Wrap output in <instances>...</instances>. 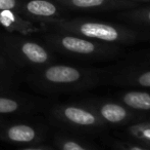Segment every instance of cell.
Masks as SVG:
<instances>
[{
  "mask_svg": "<svg viewBox=\"0 0 150 150\" xmlns=\"http://www.w3.org/2000/svg\"><path fill=\"white\" fill-rule=\"evenodd\" d=\"M52 24L60 32L106 43H129L137 37V33L128 28L97 21L59 19Z\"/></svg>",
  "mask_w": 150,
  "mask_h": 150,
  "instance_id": "obj_1",
  "label": "cell"
},
{
  "mask_svg": "<svg viewBox=\"0 0 150 150\" xmlns=\"http://www.w3.org/2000/svg\"><path fill=\"white\" fill-rule=\"evenodd\" d=\"M85 77L81 69L67 65H47L37 69L31 78L43 90H60L80 83Z\"/></svg>",
  "mask_w": 150,
  "mask_h": 150,
  "instance_id": "obj_2",
  "label": "cell"
},
{
  "mask_svg": "<svg viewBox=\"0 0 150 150\" xmlns=\"http://www.w3.org/2000/svg\"><path fill=\"white\" fill-rule=\"evenodd\" d=\"M45 39L55 50L75 56H96L103 54L107 50L106 46L97 41L64 32L48 34L45 36Z\"/></svg>",
  "mask_w": 150,
  "mask_h": 150,
  "instance_id": "obj_3",
  "label": "cell"
},
{
  "mask_svg": "<svg viewBox=\"0 0 150 150\" xmlns=\"http://www.w3.org/2000/svg\"><path fill=\"white\" fill-rule=\"evenodd\" d=\"M8 52L23 64L37 67L38 69L50 65L52 56L44 46L31 40L12 38L7 41Z\"/></svg>",
  "mask_w": 150,
  "mask_h": 150,
  "instance_id": "obj_4",
  "label": "cell"
},
{
  "mask_svg": "<svg viewBox=\"0 0 150 150\" xmlns=\"http://www.w3.org/2000/svg\"><path fill=\"white\" fill-rule=\"evenodd\" d=\"M56 118L65 123L81 128H92L102 124L98 114L90 109L75 105H62L53 110Z\"/></svg>",
  "mask_w": 150,
  "mask_h": 150,
  "instance_id": "obj_5",
  "label": "cell"
},
{
  "mask_svg": "<svg viewBox=\"0 0 150 150\" xmlns=\"http://www.w3.org/2000/svg\"><path fill=\"white\" fill-rule=\"evenodd\" d=\"M20 14L34 20L53 23L59 20L60 9L50 0H26L18 7Z\"/></svg>",
  "mask_w": 150,
  "mask_h": 150,
  "instance_id": "obj_6",
  "label": "cell"
},
{
  "mask_svg": "<svg viewBox=\"0 0 150 150\" xmlns=\"http://www.w3.org/2000/svg\"><path fill=\"white\" fill-rule=\"evenodd\" d=\"M65 7L80 10H115L136 8L137 3L128 0H56Z\"/></svg>",
  "mask_w": 150,
  "mask_h": 150,
  "instance_id": "obj_7",
  "label": "cell"
},
{
  "mask_svg": "<svg viewBox=\"0 0 150 150\" xmlns=\"http://www.w3.org/2000/svg\"><path fill=\"white\" fill-rule=\"evenodd\" d=\"M41 132L30 124L16 123L9 126L1 133V138L10 143L29 144L39 142L41 139Z\"/></svg>",
  "mask_w": 150,
  "mask_h": 150,
  "instance_id": "obj_8",
  "label": "cell"
},
{
  "mask_svg": "<svg viewBox=\"0 0 150 150\" xmlns=\"http://www.w3.org/2000/svg\"><path fill=\"white\" fill-rule=\"evenodd\" d=\"M0 26L8 32H18L21 34H30L37 31L33 23L23 18L18 10L0 11Z\"/></svg>",
  "mask_w": 150,
  "mask_h": 150,
  "instance_id": "obj_9",
  "label": "cell"
},
{
  "mask_svg": "<svg viewBox=\"0 0 150 150\" xmlns=\"http://www.w3.org/2000/svg\"><path fill=\"white\" fill-rule=\"evenodd\" d=\"M97 114L102 121L109 123H120L129 117V111L117 103H105L97 110Z\"/></svg>",
  "mask_w": 150,
  "mask_h": 150,
  "instance_id": "obj_10",
  "label": "cell"
},
{
  "mask_svg": "<svg viewBox=\"0 0 150 150\" xmlns=\"http://www.w3.org/2000/svg\"><path fill=\"white\" fill-rule=\"evenodd\" d=\"M125 105L135 110H150V94L142 90H131L122 96Z\"/></svg>",
  "mask_w": 150,
  "mask_h": 150,
  "instance_id": "obj_11",
  "label": "cell"
},
{
  "mask_svg": "<svg viewBox=\"0 0 150 150\" xmlns=\"http://www.w3.org/2000/svg\"><path fill=\"white\" fill-rule=\"evenodd\" d=\"M25 105L21 100L11 97L0 96V115L1 114H12L24 110Z\"/></svg>",
  "mask_w": 150,
  "mask_h": 150,
  "instance_id": "obj_12",
  "label": "cell"
},
{
  "mask_svg": "<svg viewBox=\"0 0 150 150\" xmlns=\"http://www.w3.org/2000/svg\"><path fill=\"white\" fill-rule=\"evenodd\" d=\"M128 19L135 22L145 23L150 25V7L149 8H132V10L124 14Z\"/></svg>",
  "mask_w": 150,
  "mask_h": 150,
  "instance_id": "obj_13",
  "label": "cell"
},
{
  "mask_svg": "<svg viewBox=\"0 0 150 150\" xmlns=\"http://www.w3.org/2000/svg\"><path fill=\"white\" fill-rule=\"evenodd\" d=\"M131 135L140 140L150 142V122L145 123H137L129 128Z\"/></svg>",
  "mask_w": 150,
  "mask_h": 150,
  "instance_id": "obj_14",
  "label": "cell"
},
{
  "mask_svg": "<svg viewBox=\"0 0 150 150\" xmlns=\"http://www.w3.org/2000/svg\"><path fill=\"white\" fill-rule=\"evenodd\" d=\"M55 144L59 150H90L78 141L69 138H56Z\"/></svg>",
  "mask_w": 150,
  "mask_h": 150,
  "instance_id": "obj_15",
  "label": "cell"
},
{
  "mask_svg": "<svg viewBox=\"0 0 150 150\" xmlns=\"http://www.w3.org/2000/svg\"><path fill=\"white\" fill-rule=\"evenodd\" d=\"M20 3L18 0H0V11L4 10H18Z\"/></svg>",
  "mask_w": 150,
  "mask_h": 150,
  "instance_id": "obj_16",
  "label": "cell"
},
{
  "mask_svg": "<svg viewBox=\"0 0 150 150\" xmlns=\"http://www.w3.org/2000/svg\"><path fill=\"white\" fill-rule=\"evenodd\" d=\"M136 81L138 84L145 88H150V71H146L141 74H139L136 78Z\"/></svg>",
  "mask_w": 150,
  "mask_h": 150,
  "instance_id": "obj_17",
  "label": "cell"
},
{
  "mask_svg": "<svg viewBox=\"0 0 150 150\" xmlns=\"http://www.w3.org/2000/svg\"><path fill=\"white\" fill-rule=\"evenodd\" d=\"M21 150H54L48 146H36V147H27V148H23Z\"/></svg>",
  "mask_w": 150,
  "mask_h": 150,
  "instance_id": "obj_18",
  "label": "cell"
},
{
  "mask_svg": "<svg viewBox=\"0 0 150 150\" xmlns=\"http://www.w3.org/2000/svg\"><path fill=\"white\" fill-rule=\"evenodd\" d=\"M122 150H148V149L142 148V147H139V146H135V145H127V146L124 147Z\"/></svg>",
  "mask_w": 150,
  "mask_h": 150,
  "instance_id": "obj_19",
  "label": "cell"
},
{
  "mask_svg": "<svg viewBox=\"0 0 150 150\" xmlns=\"http://www.w3.org/2000/svg\"><path fill=\"white\" fill-rule=\"evenodd\" d=\"M9 84V82L8 81H6V80H4V79H1L0 78V90H4V88H6V86Z\"/></svg>",
  "mask_w": 150,
  "mask_h": 150,
  "instance_id": "obj_20",
  "label": "cell"
},
{
  "mask_svg": "<svg viewBox=\"0 0 150 150\" xmlns=\"http://www.w3.org/2000/svg\"><path fill=\"white\" fill-rule=\"evenodd\" d=\"M6 68V63H5V61L3 60V59L0 57V72L1 71H3L4 69Z\"/></svg>",
  "mask_w": 150,
  "mask_h": 150,
  "instance_id": "obj_21",
  "label": "cell"
},
{
  "mask_svg": "<svg viewBox=\"0 0 150 150\" xmlns=\"http://www.w3.org/2000/svg\"><path fill=\"white\" fill-rule=\"evenodd\" d=\"M128 1H132V2H135L136 3L137 1H144V2H147V1H150V0H128Z\"/></svg>",
  "mask_w": 150,
  "mask_h": 150,
  "instance_id": "obj_22",
  "label": "cell"
}]
</instances>
